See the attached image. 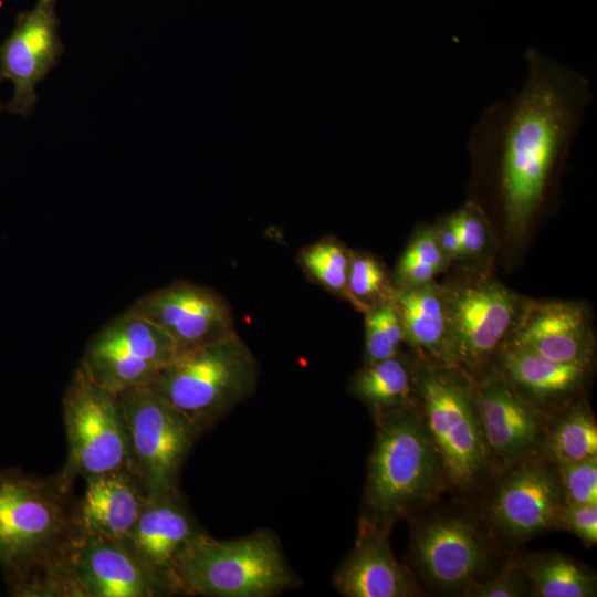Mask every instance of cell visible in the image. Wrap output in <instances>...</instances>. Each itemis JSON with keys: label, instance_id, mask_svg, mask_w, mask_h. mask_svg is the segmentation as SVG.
I'll return each mask as SVG.
<instances>
[{"label": "cell", "instance_id": "6da1fadb", "mask_svg": "<svg viewBox=\"0 0 597 597\" xmlns=\"http://www.w3.org/2000/svg\"><path fill=\"white\" fill-rule=\"evenodd\" d=\"M526 77L507 98L488 106L469 134V150L490 168L505 227L519 237L547 200L593 92L574 67L535 48L525 51Z\"/></svg>", "mask_w": 597, "mask_h": 597}, {"label": "cell", "instance_id": "7a4b0ae2", "mask_svg": "<svg viewBox=\"0 0 597 597\" xmlns=\"http://www.w3.org/2000/svg\"><path fill=\"white\" fill-rule=\"evenodd\" d=\"M362 517L389 528L431 501L444 470L420 411L411 405L376 420Z\"/></svg>", "mask_w": 597, "mask_h": 597}, {"label": "cell", "instance_id": "3957f363", "mask_svg": "<svg viewBox=\"0 0 597 597\" xmlns=\"http://www.w3.org/2000/svg\"><path fill=\"white\" fill-rule=\"evenodd\" d=\"M296 583L269 531L220 541L199 535L176 564L174 593L211 597H270Z\"/></svg>", "mask_w": 597, "mask_h": 597}, {"label": "cell", "instance_id": "277c9868", "mask_svg": "<svg viewBox=\"0 0 597 597\" xmlns=\"http://www.w3.org/2000/svg\"><path fill=\"white\" fill-rule=\"evenodd\" d=\"M256 360L238 333L178 354L148 385L202 431L255 389Z\"/></svg>", "mask_w": 597, "mask_h": 597}, {"label": "cell", "instance_id": "5b68a950", "mask_svg": "<svg viewBox=\"0 0 597 597\" xmlns=\"http://www.w3.org/2000/svg\"><path fill=\"white\" fill-rule=\"evenodd\" d=\"M453 368L423 364L413 374V384L446 479L458 488H467L486 472L492 455L484 438L475 389Z\"/></svg>", "mask_w": 597, "mask_h": 597}, {"label": "cell", "instance_id": "8992f818", "mask_svg": "<svg viewBox=\"0 0 597 597\" xmlns=\"http://www.w3.org/2000/svg\"><path fill=\"white\" fill-rule=\"evenodd\" d=\"M59 480L50 484L20 470L0 471V565L23 579L66 544L67 517Z\"/></svg>", "mask_w": 597, "mask_h": 597}, {"label": "cell", "instance_id": "52a82bcc", "mask_svg": "<svg viewBox=\"0 0 597 597\" xmlns=\"http://www.w3.org/2000/svg\"><path fill=\"white\" fill-rule=\"evenodd\" d=\"M63 418L67 460L59 480L65 488L76 476L134 469L118 396L95 383L80 365L65 389Z\"/></svg>", "mask_w": 597, "mask_h": 597}, {"label": "cell", "instance_id": "ba28073f", "mask_svg": "<svg viewBox=\"0 0 597 597\" xmlns=\"http://www.w3.org/2000/svg\"><path fill=\"white\" fill-rule=\"evenodd\" d=\"M127 426L133 468L148 496L178 491L182 464L203 432L149 386L119 392Z\"/></svg>", "mask_w": 597, "mask_h": 597}, {"label": "cell", "instance_id": "9c48e42d", "mask_svg": "<svg viewBox=\"0 0 597 597\" xmlns=\"http://www.w3.org/2000/svg\"><path fill=\"white\" fill-rule=\"evenodd\" d=\"M177 355L161 328L128 307L91 337L80 365L94 381L118 395L148 386Z\"/></svg>", "mask_w": 597, "mask_h": 597}, {"label": "cell", "instance_id": "30bf717a", "mask_svg": "<svg viewBox=\"0 0 597 597\" xmlns=\"http://www.w3.org/2000/svg\"><path fill=\"white\" fill-rule=\"evenodd\" d=\"M444 290L455 365L478 370L515 325L522 310L520 300L489 280Z\"/></svg>", "mask_w": 597, "mask_h": 597}, {"label": "cell", "instance_id": "8fae6325", "mask_svg": "<svg viewBox=\"0 0 597 597\" xmlns=\"http://www.w3.org/2000/svg\"><path fill=\"white\" fill-rule=\"evenodd\" d=\"M161 328L178 354L237 334L228 302L214 290L179 280L137 298L130 306Z\"/></svg>", "mask_w": 597, "mask_h": 597}, {"label": "cell", "instance_id": "7c38bea8", "mask_svg": "<svg viewBox=\"0 0 597 597\" xmlns=\"http://www.w3.org/2000/svg\"><path fill=\"white\" fill-rule=\"evenodd\" d=\"M63 52L56 0H36L32 9L18 15L0 44V83L10 81L13 85L3 109L13 115L32 114L38 101L35 87L57 65Z\"/></svg>", "mask_w": 597, "mask_h": 597}, {"label": "cell", "instance_id": "4fadbf2b", "mask_svg": "<svg viewBox=\"0 0 597 597\" xmlns=\"http://www.w3.org/2000/svg\"><path fill=\"white\" fill-rule=\"evenodd\" d=\"M62 574L70 593L87 597H154L172 593L123 542L76 537Z\"/></svg>", "mask_w": 597, "mask_h": 597}, {"label": "cell", "instance_id": "5bb4252c", "mask_svg": "<svg viewBox=\"0 0 597 597\" xmlns=\"http://www.w3.org/2000/svg\"><path fill=\"white\" fill-rule=\"evenodd\" d=\"M565 503L558 468L534 458L512 465L490 501L494 526L512 541H525L556 527Z\"/></svg>", "mask_w": 597, "mask_h": 597}, {"label": "cell", "instance_id": "9a60e30c", "mask_svg": "<svg viewBox=\"0 0 597 597\" xmlns=\"http://www.w3.org/2000/svg\"><path fill=\"white\" fill-rule=\"evenodd\" d=\"M415 562L422 576L441 590L464 591L489 563L486 543L465 517L437 515L421 522L412 538Z\"/></svg>", "mask_w": 597, "mask_h": 597}, {"label": "cell", "instance_id": "2e32d148", "mask_svg": "<svg viewBox=\"0 0 597 597\" xmlns=\"http://www.w3.org/2000/svg\"><path fill=\"white\" fill-rule=\"evenodd\" d=\"M475 397L491 455L512 467L534 458L543 448L547 427L540 407L503 375L483 379Z\"/></svg>", "mask_w": 597, "mask_h": 597}, {"label": "cell", "instance_id": "e0dca14e", "mask_svg": "<svg viewBox=\"0 0 597 597\" xmlns=\"http://www.w3.org/2000/svg\"><path fill=\"white\" fill-rule=\"evenodd\" d=\"M203 532L176 491L148 496L123 542L171 588L176 564Z\"/></svg>", "mask_w": 597, "mask_h": 597}, {"label": "cell", "instance_id": "ac0fdd59", "mask_svg": "<svg viewBox=\"0 0 597 597\" xmlns=\"http://www.w3.org/2000/svg\"><path fill=\"white\" fill-rule=\"evenodd\" d=\"M73 526L77 537L123 541L136 523L147 491L132 468L85 478Z\"/></svg>", "mask_w": 597, "mask_h": 597}, {"label": "cell", "instance_id": "d6986e66", "mask_svg": "<svg viewBox=\"0 0 597 597\" xmlns=\"http://www.w3.org/2000/svg\"><path fill=\"white\" fill-rule=\"evenodd\" d=\"M507 338L551 360L589 365L593 341L582 306L563 301L532 302L521 310Z\"/></svg>", "mask_w": 597, "mask_h": 597}, {"label": "cell", "instance_id": "ffe728a7", "mask_svg": "<svg viewBox=\"0 0 597 597\" xmlns=\"http://www.w3.org/2000/svg\"><path fill=\"white\" fill-rule=\"evenodd\" d=\"M389 528L362 517L350 554L334 575L336 589L346 597H409L419 591L410 573L395 558Z\"/></svg>", "mask_w": 597, "mask_h": 597}, {"label": "cell", "instance_id": "44dd1931", "mask_svg": "<svg viewBox=\"0 0 597 597\" xmlns=\"http://www.w3.org/2000/svg\"><path fill=\"white\" fill-rule=\"evenodd\" d=\"M392 300L402 322L406 341L433 360V365L457 367L446 290L430 282L398 289Z\"/></svg>", "mask_w": 597, "mask_h": 597}, {"label": "cell", "instance_id": "7402d4cb", "mask_svg": "<svg viewBox=\"0 0 597 597\" xmlns=\"http://www.w3.org/2000/svg\"><path fill=\"white\" fill-rule=\"evenodd\" d=\"M500 364L509 383L538 407L578 391L588 369V365L551 360L510 339L501 344Z\"/></svg>", "mask_w": 597, "mask_h": 597}, {"label": "cell", "instance_id": "603a6c76", "mask_svg": "<svg viewBox=\"0 0 597 597\" xmlns=\"http://www.w3.org/2000/svg\"><path fill=\"white\" fill-rule=\"evenodd\" d=\"M412 387L413 374L398 355L366 364L352 381V392L375 420L409 406Z\"/></svg>", "mask_w": 597, "mask_h": 597}, {"label": "cell", "instance_id": "cb8c5ba5", "mask_svg": "<svg viewBox=\"0 0 597 597\" xmlns=\"http://www.w3.org/2000/svg\"><path fill=\"white\" fill-rule=\"evenodd\" d=\"M521 567L535 596L591 597L596 595L595 575L561 553L530 554Z\"/></svg>", "mask_w": 597, "mask_h": 597}, {"label": "cell", "instance_id": "d4e9b609", "mask_svg": "<svg viewBox=\"0 0 597 597\" xmlns=\"http://www.w3.org/2000/svg\"><path fill=\"white\" fill-rule=\"evenodd\" d=\"M545 444L555 461L597 458V425L589 408L578 402L566 409L546 429Z\"/></svg>", "mask_w": 597, "mask_h": 597}, {"label": "cell", "instance_id": "484cf974", "mask_svg": "<svg viewBox=\"0 0 597 597\" xmlns=\"http://www.w3.org/2000/svg\"><path fill=\"white\" fill-rule=\"evenodd\" d=\"M434 228L422 229L404 252L396 272L398 289L419 286L433 281L447 266Z\"/></svg>", "mask_w": 597, "mask_h": 597}, {"label": "cell", "instance_id": "4316f807", "mask_svg": "<svg viewBox=\"0 0 597 597\" xmlns=\"http://www.w3.org/2000/svg\"><path fill=\"white\" fill-rule=\"evenodd\" d=\"M365 332L366 364L398 355V348L406 341V335L392 297L366 311Z\"/></svg>", "mask_w": 597, "mask_h": 597}, {"label": "cell", "instance_id": "83f0119b", "mask_svg": "<svg viewBox=\"0 0 597 597\" xmlns=\"http://www.w3.org/2000/svg\"><path fill=\"white\" fill-rule=\"evenodd\" d=\"M305 270L324 287L350 301L348 274L352 254L334 240H323L300 254Z\"/></svg>", "mask_w": 597, "mask_h": 597}, {"label": "cell", "instance_id": "f1b7e54d", "mask_svg": "<svg viewBox=\"0 0 597 597\" xmlns=\"http://www.w3.org/2000/svg\"><path fill=\"white\" fill-rule=\"evenodd\" d=\"M348 291L354 306L365 312L394 295L390 294L385 270L369 255H352Z\"/></svg>", "mask_w": 597, "mask_h": 597}, {"label": "cell", "instance_id": "f546056e", "mask_svg": "<svg viewBox=\"0 0 597 597\" xmlns=\"http://www.w3.org/2000/svg\"><path fill=\"white\" fill-rule=\"evenodd\" d=\"M565 503L597 502V458L582 461L556 460Z\"/></svg>", "mask_w": 597, "mask_h": 597}, {"label": "cell", "instance_id": "4dcf8cb0", "mask_svg": "<svg viewBox=\"0 0 597 597\" xmlns=\"http://www.w3.org/2000/svg\"><path fill=\"white\" fill-rule=\"evenodd\" d=\"M447 218L462 242L465 258L478 255L485 249L489 226L484 211L476 203L469 201Z\"/></svg>", "mask_w": 597, "mask_h": 597}, {"label": "cell", "instance_id": "1f68e13d", "mask_svg": "<svg viewBox=\"0 0 597 597\" xmlns=\"http://www.w3.org/2000/svg\"><path fill=\"white\" fill-rule=\"evenodd\" d=\"M532 590L530 580L521 566H509L485 580L468 587L464 596L472 597H520Z\"/></svg>", "mask_w": 597, "mask_h": 597}, {"label": "cell", "instance_id": "d6a6232c", "mask_svg": "<svg viewBox=\"0 0 597 597\" xmlns=\"http://www.w3.org/2000/svg\"><path fill=\"white\" fill-rule=\"evenodd\" d=\"M556 527L574 533L586 545L597 542V502L569 504L559 510Z\"/></svg>", "mask_w": 597, "mask_h": 597}, {"label": "cell", "instance_id": "836d02e7", "mask_svg": "<svg viewBox=\"0 0 597 597\" xmlns=\"http://www.w3.org/2000/svg\"><path fill=\"white\" fill-rule=\"evenodd\" d=\"M433 228L438 242L449 260L465 258L462 242L447 217L441 219Z\"/></svg>", "mask_w": 597, "mask_h": 597}, {"label": "cell", "instance_id": "e575fe53", "mask_svg": "<svg viewBox=\"0 0 597 597\" xmlns=\"http://www.w3.org/2000/svg\"><path fill=\"white\" fill-rule=\"evenodd\" d=\"M2 108H3V107H2V104H1V101H0V112H1Z\"/></svg>", "mask_w": 597, "mask_h": 597}]
</instances>
